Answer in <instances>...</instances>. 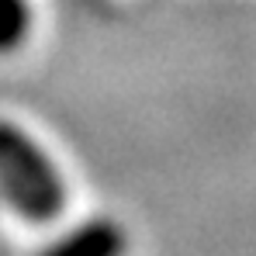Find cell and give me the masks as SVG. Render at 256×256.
I'll list each match as a JSON object with an SVG mask.
<instances>
[{
  "label": "cell",
  "instance_id": "obj_3",
  "mask_svg": "<svg viewBox=\"0 0 256 256\" xmlns=\"http://www.w3.org/2000/svg\"><path fill=\"white\" fill-rule=\"evenodd\" d=\"M32 7L28 0H0V52H10L28 38Z\"/></svg>",
  "mask_w": 256,
  "mask_h": 256
},
{
  "label": "cell",
  "instance_id": "obj_1",
  "mask_svg": "<svg viewBox=\"0 0 256 256\" xmlns=\"http://www.w3.org/2000/svg\"><path fill=\"white\" fill-rule=\"evenodd\" d=\"M0 194L18 214L48 222L66 204V184L42 146L14 122L0 118Z\"/></svg>",
  "mask_w": 256,
  "mask_h": 256
},
{
  "label": "cell",
  "instance_id": "obj_2",
  "mask_svg": "<svg viewBox=\"0 0 256 256\" xmlns=\"http://www.w3.org/2000/svg\"><path fill=\"white\" fill-rule=\"evenodd\" d=\"M125 253V232L122 225L108 218H90L59 236L56 242L45 246L42 256H122Z\"/></svg>",
  "mask_w": 256,
  "mask_h": 256
}]
</instances>
